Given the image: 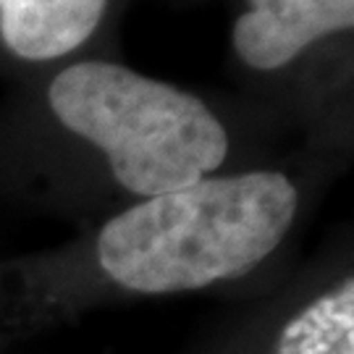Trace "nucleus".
Listing matches in <instances>:
<instances>
[{
  "label": "nucleus",
  "mask_w": 354,
  "mask_h": 354,
  "mask_svg": "<svg viewBox=\"0 0 354 354\" xmlns=\"http://www.w3.org/2000/svg\"><path fill=\"white\" fill-rule=\"evenodd\" d=\"M297 205V187L283 174L200 178L111 218L97 236V263L137 294L241 279L276 252Z\"/></svg>",
  "instance_id": "nucleus-1"
},
{
  "label": "nucleus",
  "mask_w": 354,
  "mask_h": 354,
  "mask_svg": "<svg viewBox=\"0 0 354 354\" xmlns=\"http://www.w3.org/2000/svg\"><path fill=\"white\" fill-rule=\"evenodd\" d=\"M48 100L66 129L108 155L118 184L147 200L197 184L228 155L226 129L200 97L118 64L68 66Z\"/></svg>",
  "instance_id": "nucleus-2"
},
{
  "label": "nucleus",
  "mask_w": 354,
  "mask_h": 354,
  "mask_svg": "<svg viewBox=\"0 0 354 354\" xmlns=\"http://www.w3.org/2000/svg\"><path fill=\"white\" fill-rule=\"evenodd\" d=\"M234 24V50L257 71H273L339 29H352L354 0H250Z\"/></svg>",
  "instance_id": "nucleus-3"
},
{
  "label": "nucleus",
  "mask_w": 354,
  "mask_h": 354,
  "mask_svg": "<svg viewBox=\"0 0 354 354\" xmlns=\"http://www.w3.org/2000/svg\"><path fill=\"white\" fill-rule=\"evenodd\" d=\"M108 0H0V35L19 58L50 61L97 29Z\"/></svg>",
  "instance_id": "nucleus-4"
},
{
  "label": "nucleus",
  "mask_w": 354,
  "mask_h": 354,
  "mask_svg": "<svg viewBox=\"0 0 354 354\" xmlns=\"http://www.w3.org/2000/svg\"><path fill=\"white\" fill-rule=\"evenodd\" d=\"M276 354H354V281L346 279L289 317Z\"/></svg>",
  "instance_id": "nucleus-5"
}]
</instances>
